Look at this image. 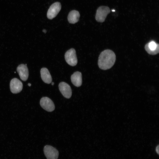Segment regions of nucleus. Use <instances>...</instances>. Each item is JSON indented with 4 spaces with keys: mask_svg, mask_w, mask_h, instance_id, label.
<instances>
[{
    "mask_svg": "<svg viewBox=\"0 0 159 159\" xmlns=\"http://www.w3.org/2000/svg\"><path fill=\"white\" fill-rule=\"evenodd\" d=\"M51 84H52V85H54V82H52V83Z\"/></svg>",
    "mask_w": 159,
    "mask_h": 159,
    "instance_id": "f3484780",
    "label": "nucleus"
},
{
    "mask_svg": "<svg viewBox=\"0 0 159 159\" xmlns=\"http://www.w3.org/2000/svg\"><path fill=\"white\" fill-rule=\"evenodd\" d=\"M40 74L41 78L44 82L49 84L52 82V77L47 68L45 67L42 68L41 69Z\"/></svg>",
    "mask_w": 159,
    "mask_h": 159,
    "instance_id": "f8f14e48",
    "label": "nucleus"
},
{
    "mask_svg": "<svg viewBox=\"0 0 159 159\" xmlns=\"http://www.w3.org/2000/svg\"><path fill=\"white\" fill-rule=\"evenodd\" d=\"M42 31L43 32H44V33H45L47 32V30L45 29H44Z\"/></svg>",
    "mask_w": 159,
    "mask_h": 159,
    "instance_id": "2eb2a0df",
    "label": "nucleus"
},
{
    "mask_svg": "<svg viewBox=\"0 0 159 159\" xmlns=\"http://www.w3.org/2000/svg\"><path fill=\"white\" fill-rule=\"evenodd\" d=\"M28 85L30 87V86H31V84L30 83H29L28 84Z\"/></svg>",
    "mask_w": 159,
    "mask_h": 159,
    "instance_id": "dca6fc26",
    "label": "nucleus"
},
{
    "mask_svg": "<svg viewBox=\"0 0 159 159\" xmlns=\"http://www.w3.org/2000/svg\"><path fill=\"white\" fill-rule=\"evenodd\" d=\"M40 104L41 107L47 111L51 112L55 109V105L53 102L47 97H42L40 100Z\"/></svg>",
    "mask_w": 159,
    "mask_h": 159,
    "instance_id": "39448f33",
    "label": "nucleus"
},
{
    "mask_svg": "<svg viewBox=\"0 0 159 159\" xmlns=\"http://www.w3.org/2000/svg\"><path fill=\"white\" fill-rule=\"evenodd\" d=\"M65 60L67 63L69 65L74 66L76 65L77 63L75 50L73 48H71L65 53L64 55Z\"/></svg>",
    "mask_w": 159,
    "mask_h": 159,
    "instance_id": "7ed1b4c3",
    "label": "nucleus"
},
{
    "mask_svg": "<svg viewBox=\"0 0 159 159\" xmlns=\"http://www.w3.org/2000/svg\"><path fill=\"white\" fill-rule=\"evenodd\" d=\"M80 14L78 11L73 10L69 14L67 19L68 22L71 24H75L77 22L80 17Z\"/></svg>",
    "mask_w": 159,
    "mask_h": 159,
    "instance_id": "ddd939ff",
    "label": "nucleus"
},
{
    "mask_svg": "<svg viewBox=\"0 0 159 159\" xmlns=\"http://www.w3.org/2000/svg\"><path fill=\"white\" fill-rule=\"evenodd\" d=\"M110 12L109 8L107 6H101L99 7L97 9L95 18L98 22H104L108 14Z\"/></svg>",
    "mask_w": 159,
    "mask_h": 159,
    "instance_id": "f03ea898",
    "label": "nucleus"
},
{
    "mask_svg": "<svg viewBox=\"0 0 159 159\" xmlns=\"http://www.w3.org/2000/svg\"><path fill=\"white\" fill-rule=\"evenodd\" d=\"M71 79L72 83L75 86H80L82 83V74L81 72L77 71L72 75Z\"/></svg>",
    "mask_w": 159,
    "mask_h": 159,
    "instance_id": "9b49d317",
    "label": "nucleus"
},
{
    "mask_svg": "<svg viewBox=\"0 0 159 159\" xmlns=\"http://www.w3.org/2000/svg\"><path fill=\"white\" fill-rule=\"evenodd\" d=\"M116 60L114 52L110 49H106L102 52L100 54L98 64L100 68L106 70L111 68L114 65Z\"/></svg>",
    "mask_w": 159,
    "mask_h": 159,
    "instance_id": "f257e3e1",
    "label": "nucleus"
},
{
    "mask_svg": "<svg viewBox=\"0 0 159 159\" xmlns=\"http://www.w3.org/2000/svg\"><path fill=\"white\" fill-rule=\"evenodd\" d=\"M44 151L47 159H57L58 158L59 153L58 150L51 146L47 145L45 146Z\"/></svg>",
    "mask_w": 159,
    "mask_h": 159,
    "instance_id": "423d86ee",
    "label": "nucleus"
},
{
    "mask_svg": "<svg viewBox=\"0 0 159 159\" xmlns=\"http://www.w3.org/2000/svg\"><path fill=\"white\" fill-rule=\"evenodd\" d=\"M59 91L63 96L69 99L72 96V91L70 86L64 82H61L59 85Z\"/></svg>",
    "mask_w": 159,
    "mask_h": 159,
    "instance_id": "6e6552de",
    "label": "nucleus"
},
{
    "mask_svg": "<svg viewBox=\"0 0 159 159\" xmlns=\"http://www.w3.org/2000/svg\"><path fill=\"white\" fill-rule=\"evenodd\" d=\"M156 151L157 153L159 154V145H158L156 148Z\"/></svg>",
    "mask_w": 159,
    "mask_h": 159,
    "instance_id": "4468645a",
    "label": "nucleus"
},
{
    "mask_svg": "<svg viewBox=\"0 0 159 159\" xmlns=\"http://www.w3.org/2000/svg\"><path fill=\"white\" fill-rule=\"evenodd\" d=\"M10 89L11 92L14 94L20 92L23 88L22 82L16 78L12 79L10 84Z\"/></svg>",
    "mask_w": 159,
    "mask_h": 159,
    "instance_id": "0eeeda50",
    "label": "nucleus"
},
{
    "mask_svg": "<svg viewBox=\"0 0 159 159\" xmlns=\"http://www.w3.org/2000/svg\"><path fill=\"white\" fill-rule=\"evenodd\" d=\"M61 8V4L59 2H56L52 4L49 7L47 13V16L49 19H52L57 15Z\"/></svg>",
    "mask_w": 159,
    "mask_h": 159,
    "instance_id": "20e7f679",
    "label": "nucleus"
},
{
    "mask_svg": "<svg viewBox=\"0 0 159 159\" xmlns=\"http://www.w3.org/2000/svg\"><path fill=\"white\" fill-rule=\"evenodd\" d=\"M16 70L21 79L23 81H26L29 76V71L26 65L24 64L19 65Z\"/></svg>",
    "mask_w": 159,
    "mask_h": 159,
    "instance_id": "9d476101",
    "label": "nucleus"
},
{
    "mask_svg": "<svg viewBox=\"0 0 159 159\" xmlns=\"http://www.w3.org/2000/svg\"><path fill=\"white\" fill-rule=\"evenodd\" d=\"M145 49L149 54L156 55L159 53V44L154 41H151L145 45Z\"/></svg>",
    "mask_w": 159,
    "mask_h": 159,
    "instance_id": "1a4fd4ad",
    "label": "nucleus"
}]
</instances>
